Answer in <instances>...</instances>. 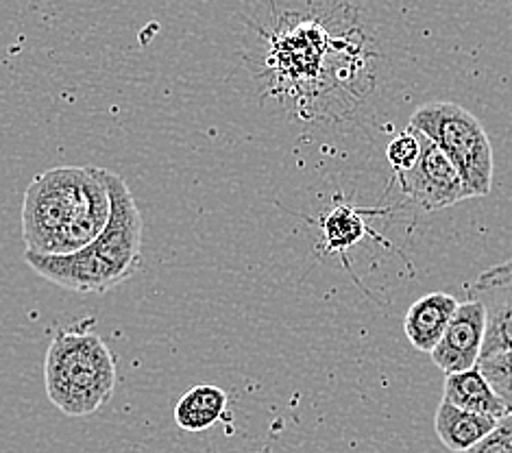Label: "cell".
I'll return each mask as SVG.
<instances>
[{
  "mask_svg": "<svg viewBox=\"0 0 512 453\" xmlns=\"http://www.w3.org/2000/svg\"><path fill=\"white\" fill-rule=\"evenodd\" d=\"M255 33V81L290 118L336 127L377 92L380 48L347 0H271Z\"/></svg>",
  "mask_w": 512,
  "mask_h": 453,
  "instance_id": "6da1fadb",
  "label": "cell"
},
{
  "mask_svg": "<svg viewBox=\"0 0 512 453\" xmlns=\"http://www.w3.org/2000/svg\"><path fill=\"white\" fill-rule=\"evenodd\" d=\"M469 297L486 312V334L480 358L512 349V260L486 268L469 286Z\"/></svg>",
  "mask_w": 512,
  "mask_h": 453,
  "instance_id": "52a82bcc",
  "label": "cell"
},
{
  "mask_svg": "<svg viewBox=\"0 0 512 453\" xmlns=\"http://www.w3.org/2000/svg\"><path fill=\"white\" fill-rule=\"evenodd\" d=\"M467 453H512V414L499 421L495 430Z\"/></svg>",
  "mask_w": 512,
  "mask_h": 453,
  "instance_id": "2e32d148",
  "label": "cell"
},
{
  "mask_svg": "<svg viewBox=\"0 0 512 453\" xmlns=\"http://www.w3.org/2000/svg\"><path fill=\"white\" fill-rule=\"evenodd\" d=\"M486 334L484 305L475 299L458 303L456 314L447 325L443 338L430 353L434 364L445 375L469 371L478 366Z\"/></svg>",
  "mask_w": 512,
  "mask_h": 453,
  "instance_id": "ba28073f",
  "label": "cell"
},
{
  "mask_svg": "<svg viewBox=\"0 0 512 453\" xmlns=\"http://www.w3.org/2000/svg\"><path fill=\"white\" fill-rule=\"evenodd\" d=\"M118 384L116 360L105 340L88 327L59 329L44 360L48 401L70 419L107 406Z\"/></svg>",
  "mask_w": 512,
  "mask_h": 453,
  "instance_id": "277c9868",
  "label": "cell"
},
{
  "mask_svg": "<svg viewBox=\"0 0 512 453\" xmlns=\"http://www.w3.org/2000/svg\"><path fill=\"white\" fill-rule=\"evenodd\" d=\"M421 155L408 173L397 175L406 197L423 212L445 210L467 199L465 186L451 159L419 131Z\"/></svg>",
  "mask_w": 512,
  "mask_h": 453,
  "instance_id": "8992f818",
  "label": "cell"
},
{
  "mask_svg": "<svg viewBox=\"0 0 512 453\" xmlns=\"http://www.w3.org/2000/svg\"><path fill=\"white\" fill-rule=\"evenodd\" d=\"M323 242L329 251H336L345 257L347 249L353 244H358L360 238L367 234V227H364L362 216L353 210L349 205H338L334 207L323 218Z\"/></svg>",
  "mask_w": 512,
  "mask_h": 453,
  "instance_id": "4fadbf2b",
  "label": "cell"
},
{
  "mask_svg": "<svg viewBox=\"0 0 512 453\" xmlns=\"http://www.w3.org/2000/svg\"><path fill=\"white\" fill-rule=\"evenodd\" d=\"M410 127L441 149L465 186L467 199L486 197L493 186V146L482 122L456 103H428L410 118Z\"/></svg>",
  "mask_w": 512,
  "mask_h": 453,
  "instance_id": "5b68a950",
  "label": "cell"
},
{
  "mask_svg": "<svg viewBox=\"0 0 512 453\" xmlns=\"http://www.w3.org/2000/svg\"><path fill=\"white\" fill-rule=\"evenodd\" d=\"M112 216L103 234L70 255L24 253L35 273L77 295H103L138 273L142 262V216L127 181L107 170Z\"/></svg>",
  "mask_w": 512,
  "mask_h": 453,
  "instance_id": "3957f363",
  "label": "cell"
},
{
  "mask_svg": "<svg viewBox=\"0 0 512 453\" xmlns=\"http://www.w3.org/2000/svg\"><path fill=\"white\" fill-rule=\"evenodd\" d=\"M499 421L489 419V416L467 412L462 408H456L454 403L441 401L436 410V436L441 438V443L454 453H467L471 447L489 436Z\"/></svg>",
  "mask_w": 512,
  "mask_h": 453,
  "instance_id": "8fae6325",
  "label": "cell"
},
{
  "mask_svg": "<svg viewBox=\"0 0 512 453\" xmlns=\"http://www.w3.org/2000/svg\"><path fill=\"white\" fill-rule=\"evenodd\" d=\"M227 393L214 384H199L177 401L175 423L186 432L210 430L227 412Z\"/></svg>",
  "mask_w": 512,
  "mask_h": 453,
  "instance_id": "7c38bea8",
  "label": "cell"
},
{
  "mask_svg": "<svg viewBox=\"0 0 512 453\" xmlns=\"http://www.w3.org/2000/svg\"><path fill=\"white\" fill-rule=\"evenodd\" d=\"M456 308V297L447 292H432V295L414 301L404 318V332L412 347L421 353H432L454 318Z\"/></svg>",
  "mask_w": 512,
  "mask_h": 453,
  "instance_id": "9c48e42d",
  "label": "cell"
},
{
  "mask_svg": "<svg viewBox=\"0 0 512 453\" xmlns=\"http://www.w3.org/2000/svg\"><path fill=\"white\" fill-rule=\"evenodd\" d=\"M421 155V140H419V131L408 129L399 131L397 136L388 142L386 146V157L390 168L395 170V175L408 173V170L417 164V159Z\"/></svg>",
  "mask_w": 512,
  "mask_h": 453,
  "instance_id": "9a60e30c",
  "label": "cell"
},
{
  "mask_svg": "<svg viewBox=\"0 0 512 453\" xmlns=\"http://www.w3.org/2000/svg\"><path fill=\"white\" fill-rule=\"evenodd\" d=\"M443 399L454 403L456 408L489 416V419L495 421H502L508 414H512L506 401L495 393L489 379L482 375L478 366H473L469 371L447 375Z\"/></svg>",
  "mask_w": 512,
  "mask_h": 453,
  "instance_id": "30bf717a",
  "label": "cell"
},
{
  "mask_svg": "<svg viewBox=\"0 0 512 453\" xmlns=\"http://www.w3.org/2000/svg\"><path fill=\"white\" fill-rule=\"evenodd\" d=\"M478 369L512 412V349L480 358Z\"/></svg>",
  "mask_w": 512,
  "mask_h": 453,
  "instance_id": "5bb4252c",
  "label": "cell"
},
{
  "mask_svg": "<svg viewBox=\"0 0 512 453\" xmlns=\"http://www.w3.org/2000/svg\"><path fill=\"white\" fill-rule=\"evenodd\" d=\"M112 216L107 170L59 166L35 177L22 201V238L35 255H70L103 234Z\"/></svg>",
  "mask_w": 512,
  "mask_h": 453,
  "instance_id": "7a4b0ae2",
  "label": "cell"
}]
</instances>
